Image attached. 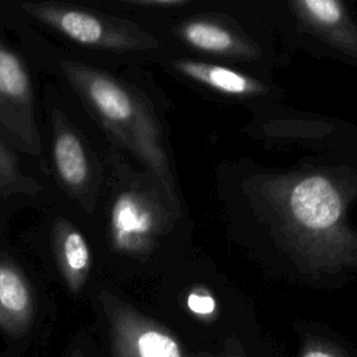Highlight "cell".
Here are the masks:
<instances>
[{
  "label": "cell",
  "instance_id": "6da1fadb",
  "mask_svg": "<svg viewBox=\"0 0 357 357\" xmlns=\"http://www.w3.org/2000/svg\"><path fill=\"white\" fill-rule=\"evenodd\" d=\"M68 71L99 116L152 167L169 194L174 197L169 181L166 156L159 146L156 128L141 103L123 85L106 74L77 64L70 66Z\"/></svg>",
  "mask_w": 357,
  "mask_h": 357
},
{
  "label": "cell",
  "instance_id": "7a4b0ae2",
  "mask_svg": "<svg viewBox=\"0 0 357 357\" xmlns=\"http://www.w3.org/2000/svg\"><path fill=\"white\" fill-rule=\"evenodd\" d=\"M110 357H190L178 337L113 297H103Z\"/></svg>",
  "mask_w": 357,
  "mask_h": 357
},
{
  "label": "cell",
  "instance_id": "3957f363",
  "mask_svg": "<svg viewBox=\"0 0 357 357\" xmlns=\"http://www.w3.org/2000/svg\"><path fill=\"white\" fill-rule=\"evenodd\" d=\"M25 8L57 28L77 43L103 47H130V39L110 29L102 20L78 10L54 8L49 6H25Z\"/></svg>",
  "mask_w": 357,
  "mask_h": 357
},
{
  "label": "cell",
  "instance_id": "277c9868",
  "mask_svg": "<svg viewBox=\"0 0 357 357\" xmlns=\"http://www.w3.org/2000/svg\"><path fill=\"white\" fill-rule=\"evenodd\" d=\"M290 208L294 218L308 229L333 226L342 211L336 188L324 177H307L297 183L290 195Z\"/></svg>",
  "mask_w": 357,
  "mask_h": 357
},
{
  "label": "cell",
  "instance_id": "5b68a950",
  "mask_svg": "<svg viewBox=\"0 0 357 357\" xmlns=\"http://www.w3.org/2000/svg\"><path fill=\"white\" fill-rule=\"evenodd\" d=\"M31 296L24 279L14 269L0 266V321L1 326L18 333L31 318Z\"/></svg>",
  "mask_w": 357,
  "mask_h": 357
},
{
  "label": "cell",
  "instance_id": "8992f818",
  "mask_svg": "<svg viewBox=\"0 0 357 357\" xmlns=\"http://www.w3.org/2000/svg\"><path fill=\"white\" fill-rule=\"evenodd\" d=\"M174 67L192 79L227 93H245L252 89V84L248 78L222 66L180 60L174 63Z\"/></svg>",
  "mask_w": 357,
  "mask_h": 357
},
{
  "label": "cell",
  "instance_id": "52a82bcc",
  "mask_svg": "<svg viewBox=\"0 0 357 357\" xmlns=\"http://www.w3.org/2000/svg\"><path fill=\"white\" fill-rule=\"evenodd\" d=\"M54 162L60 177L71 187L81 185L88 174V163L79 139L63 131L54 141Z\"/></svg>",
  "mask_w": 357,
  "mask_h": 357
},
{
  "label": "cell",
  "instance_id": "ba28073f",
  "mask_svg": "<svg viewBox=\"0 0 357 357\" xmlns=\"http://www.w3.org/2000/svg\"><path fill=\"white\" fill-rule=\"evenodd\" d=\"M61 258L71 289L77 290L85 278L89 265V251L84 237L75 231H68L61 243Z\"/></svg>",
  "mask_w": 357,
  "mask_h": 357
},
{
  "label": "cell",
  "instance_id": "9c48e42d",
  "mask_svg": "<svg viewBox=\"0 0 357 357\" xmlns=\"http://www.w3.org/2000/svg\"><path fill=\"white\" fill-rule=\"evenodd\" d=\"M183 38L194 47L208 52H225L233 46L230 33L218 25L195 21L183 26Z\"/></svg>",
  "mask_w": 357,
  "mask_h": 357
},
{
  "label": "cell",
  "instance_id": "30bf717a",
  "mask_svg": "<svg viewBox=\"0 0 357 357\" xmlns=\"http://www.w3.org/2000/svg\"><path fill=\"white\" fill-rule=\"evenodd\" d=\"M29 79L20 60L8 50L0 47V93L8 98H25Z\"/></svg>",
  "mask_w": 357,
  "mask_h": 357
},
{
  "label": "cell",
  "instance_id": "8fae6325",
  "mask_svg": "<svg viewBox=\"0 0 357 357\" xmlns=\"http://www.w3.org/2000/svg\"><path fill=\"white\" fill-rule=\"evenodd\" d=\"M303 4L308 13L322 24H335L342 17L340 6L333 0H307Z\"/></svg>",
  "mask_w": 357,
  "mask_h": 357
},
{
  "label": "cell",
  "instance_id": "7c38bea8",
  "mask_svg": "<svg viewBox=\"0 0 357 357\" xmlns=\"http://www.w3.org/2000/svg\"><path fill=\"white\" fill-rule=\"evenodd\" d=\"M300 357H349L346 351L325 339L311 337L300 347Z\"/></svg>",
  "mask_w": 357,
  "mask_h": 357
},
{
  "label": "cell",
  "instance_id": "4fadbf2b",
  "mask_svg": "<svg viewBox=\"0 0 357 357\" xmlns=\"http://www.w3.org/2000/svg\"><path fill=\"white\" fill-rule=\"evenodd\" d=\"M188 308L198 315H209L215 311V300L205 291L195 290L187 297Z\"/></svg>",
  "mask_w": 357,
  "mask_h": 357
},
{
  "label": "cell",
  "instance_id": "5bb4252c",
  "mask_svg": "<svg viewBox=\"0 0 357 357\" xmlns=\"http://www.w3.org/2000/svg\"><path fill=\"white\" fill-rule=\"evenodd\" d=\"M137 6H153V7H177L185 4L183 0H132L130 1Z\"/></svg>",
  "mask_w": 357,
  "mask_h": 357
},
{
  "label": "cell",
  "instance_id": "9a60e30c",
  "mask_svg": "<svg viewBox=\"0 0 357 357\" xmlns=\"http://www.w3.org/2000/svg\"><path fill=\"white\" fill-rule=\"evenodd\" d=\"M67 357H86V354L81 350V349H74V350H71L70 353H68V356Z\"/></svg>",
  "mask_w": 357,
  "mask_h": 357
},
{
  "label": "cell",
  "instance_id": "2e32d148",
  "mask_svg": "<svg viewBox=\"0 0 357 357\" xmlns=\"http://www.w3.org/2000/svg\"><path fill=\"white\" fill-rule=\"evenodd\" d=\"M223 357H243V356L238 353H226Z\"/></svg>",
  "mask_w": 357,
  "mask_h": 357
}]
</instances>
